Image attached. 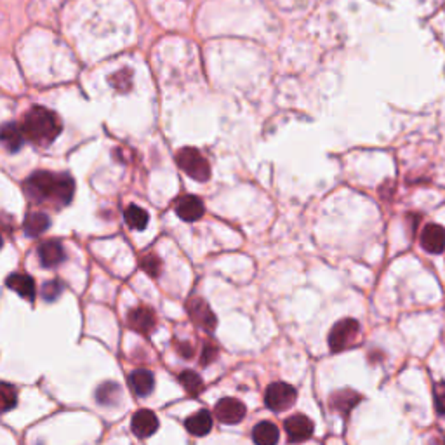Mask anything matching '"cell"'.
Returning <instances> with one entry per match:
<instances>
[{"mask_svg":"<svg viewBox=\"0 0 445 445\" xmlns=\"http://www.w3.org/2000/svg\"><path fill=\"white\" fill-rule=\"evenodd\" d=\"M25 193L35 203H44L53 209L66 207L75 193V183L68 174H54L49 171L33 172L25 181Z\"/></svg>","mask_w":445,"mask_h":445,"instance_id":"6da1fadb","label":"cell"},{"mask_svg":"<svg viewBox=\"0 0 445 445\" xmlns=\"http://www.w3.org/2000/svg\"><path fill=\"white\" fill-rule=\"evenodd\" d=\"M21 129L25 138L37 146H49L61 132V122L53 111L33 107L23 117Z\"/></svg>","mask_w":445,"mask_h":445,"instance_id":"7a4b0ae2","label":"cell"},{"mask_svg":"<svg viewBox=\"0 0 445 445\" xmlns=\"http://www.w3.org/2000/svg\"><path fill=\"white\" fill-rule=\"evenodd\" d=\"M360 336V324L355 318H343V320L336 322L332 325L331 332H329V348L331 352L339 353L343 349L349 348L356 343Z\"/></svg>","mask_w":445,"mask_h":445,"instance_id":"3957f363","label":"cell"},{"mask_svg":"<svg viewBox=\"0 0 445 445\" xmlns=\"http://www.w3.org/2000/svg\"><path fill=\"white\" fill-rule=\"evenodd\" d=\"M176 164L186 172L195 181H207L210 178V167L209 162L206 161L202 154L195 148H183L176 155Z\"/></svg>","mask_w":445,"mask_h":445,"instance_id":"277c9868","label":"cell"},{"mask_svg":"<svg viewBox=\"0 0 445 445\" xmlns=\"http://www.w3.org/2000/svg\"><path fill=\"white\" fill-rule=\"evenodd\" d=\"M296 397H298V392H296L294 386L277 381L268 385L266 392H264V403L273 412H284L294 406Z\"/></svg>","mask_w":445,"mask_h":445,"instance_id":"5b68a950","label":"cell"},{"mask_svg":"<svg viewBox=\"0 0 445 445\" xmlns=\"http://www.w3.org/2000/svg\"><path fill=\"white\" fill-rule=\"evenodd\" d=\"M186 311H188L190 320H192L197 327H200L206 332L216 331V325H217L216 315L212 314L210 307L202 300V298H197V296L190 298V300L186 301Z\"/></svg>","mask_w":445,"mask_h":445,"instance_id":"8992f818","label":"cell"},{"mask_svg":"<svg viewBox=\"0 0 445 445\" xmlns=\"http://www.w3.org/2000/svg\"><path fill=\"white\" fill-rule=\"evenodd\" d=\"M284 428L289 437V442H296V444L310 440L315 431L314 421L308 416H305V414H294V416L287 417L284 423Z\"/></svg>","mask_w":445,"mask_h":445,"instance_id":"52a82bcc","label":"cell"},{"mask_svg":"<svg viewBox=\"0 0 445 445\" xmlns=\"http://www.w3.org/2000/svg\"><path fill=\"white\" fill-rule=\"evenodd\" d=\"M214 414L217 419L225 424H237L246 417L247 407L246 403L240 402L239 399H221L214 407Z\"/></svg>","mask_w":445,"mask_h":445,"instance_id":"ba28073f","label":"cell"},{"mask_svg":"<svg viewBox=\"0 0 445 445\" xmlns=\"http://www.w3.org/2000/svg\"><path fill=\"white\" fill-rule=\"evenodd\" d=\"M127 325L132 331L139 332L143 336H148L157 327V315L148 307H136L129 311Z\"/></svg>","mask_w":445,"mask_h":445,"instance_id":"9c48e42d","label":"cell"},{"mask_svg":"<svg viewBox=\"0 0 445 445\" xmlns=\"http://www.w3.org/2000/svg\"><path fill=\"white\" fill-rule=\"evenodd\" d=\"M37 256H39L40 266L56 268L66 261V251H64L63 244L57 240H44L37 247Z\"/></svg>","mask_w":445,"mask_h":445,"instance_id":"30bf717a","label":"cell"},{"mask_svg":"<svg viewBox=\"0 0 445 445\" xmlns=\"http://www.w3.org/2000/svg\"><path fill=\"white\" fill-rule=\"evenodd\" d=\"M131 430L136 437L148 438L158 430V417L154 410L141 409L132 416Z\"/></svg>","mask_w":445,"mask_h":445,"instance_id":"8fae6325","label":"cell"},{"mask_svg":"<svg viewBox=\"0 0 445 445\" xmlns=\"http://www.w3.org/2000/svg\"><path fill=\"white\" fill-rule=\"evenodd\" d=\"M360 400H362V395L353 392V390H338V392L331 393V397H329V407H331L332 412H338L346 417L358 406Z\"/></svg>","mask_w":445,"mask_h":445,"instance_id":"7c38bea8","label":"cell"},{"mask_svg":"<svg viewBox=\"0 0 445 445\" xmlns=\"http://www.w3.org/2000/svg\"><path fill=\"white\" fill-rule=\"evenodd\" d=\"M421 247L430 254H440L445 249V230L440 225L430 223L421 232Z\"/></svg>","mask_w":445,"mask_h":445,"instance_id":"4fadbf2b","label":"cell"},{"mask_svg":"<svg viewBox=\"0 0 445 445\" xmlns=\"http://www.w3.org/2000/svg\"><path fill=\"white\" fill-rule=\"evenodd\" d=\"M203 212H206V207H203L202 199L195 195H185L176 202V214L186 223L199 221Z\"/></svg>","mask_w":445,"mask_h":445,"instance_id":"5bb4252c","label":"cell"},{"mask_svg":"<svg viewBox=\"0 0 445 445\" xmlns=\"http://www.w3.org/2000/svg\"><path fill=\"white\" fill-rule=\"evenodd\" d=\"M6 284H8V287L11 289V291L18 292L23 300L33 303V300H35L37 296V285L33 277H30V275L26 273H12L9 275Z\"/></svg>","mask_w":445,"mask_h":445,"instance_id":"9a60e30c","label":"cell"},{"mask_svg":"<svg viewBox=\"0 0 445 445\" xmlns=\"http://www.w3.org/2000/svg\"><path fill=\"white\" fill-rule=\"evenodd\" d=\"M129 386H131V390L138 397H148L154 392L155 378L150 370L136 369L134 372H131V376H129Z\"/></svg>","mask_w":445,"mask_h":445,"instance_id":"2e32d148","label":"cell"},{"mask_svg":"<svg viewBox=\"0 0 445 445\" xmlns=\"http://www.w3.org/2000/svg\"><path fill=\"white\" fill-rule=\"evenodd\" d=\"M278 438H280V431L271 421H261L253 428V440L256 445H277Z\"/></svg>","mask_w":445,"mask_h":445,"instance_id":"e0dca14e","label":"cell"},{"mask_svg":"<svg viewBox=\"0 0 445 445\" xmlns=\"http://www.w3.org/2000/svg\"><path fill=\"white\" fill-rule=\"evenodd\" d=\"M185 426L195 437H206L212 430V416H210V412L207 409H200L199 412L192 414L185 421Z\"/></svg>","mask_w":445,"mask_h":445,"instance_id":"ac0fdd59","label":"cell"},{"mask_svg":"<svg viewBox=\"0 0 445 445\" xmlns=\"http://www.w3.org/2000/svg\"><path fill=\"white\" fill-rule=\"evenodd\" d=\"M51 226V219L47 214L44 212H28L25 217V223H23V230L28 237L35 239V237H40L44 232H47Z\"/></svg>","mask_w":445,"mask_h":445,"instance_id":"d6986e66","label":"cell"},{"mask_svg":"<svg viewBox=\"0 0 445 445\" xmlns=\"http://www.w3.org/2000/svg\"><path fill=\"white\" fill-rule=\"evenodd\" d=\"M122 399V388L113 381H107L98 386L96 402L103 407L117 406Z\"/></svg>","mask_w":445,"mask_h":445,"instance_id":"ffe728a7","label":"cell"},{"mask_svg":"<svg viewBox=\"0 0 445 445\" xmlns=\"http://www.w3.org/2000/svg\"><path fill=\"white\" fill-rule=\"evenodd\" d=\"M2 141L9 152H18L25 141V132H23L21 125L6 124L2 129Z\"/></svg>","mask_w":445,"mask_h":445,"instance_id":"44dd1931","label":"cell"},{"mask_svg":"<svg viewBox=\"0 0 445 445\" xmlns=\"http://www.w3.org/2000/svg\"><path fill=\"white\" fill-rule=\"evenodd\" d=\"M125 223H127L129 228L136 230V232H141V230H145L146 226H148V212H146L143 207H138V206H129L127 209H125Z\"/></svg>","mask_w":445,"mask_h":445,"instance_id":"7402d4cb","label":"cell"},{"mask_svg":"<svg viewBox=\"0 0 445 445\" xmlns=\"http://www.w3.org/2000/svg\"><path fill=\"white\" fill-rule=\"evenodd\" d=\"M179 383L185 388V392L192 397H199L203 392V381L195 370H183L179 374Z\"/></svg>","mask_w":445,"mask_h":445,"instance_id":"603a6c76","label":"cell"},{"mask_svg":"<svg viewBox=\"0 0 445 445\" xmlns=\"http://www.w3.org/2000/svg\"><path fill=\"white\" fill-rule=\"evenodd\" d=\"M139 266H141V270L152 278H157L158 275L162 273V261L161 257L155 256V254H145V256L139 260Z\"/></svg>","mask_w":445,"mask_h":445,"instance_id":"cb8c5ba5","label":"cell"},{"mask_svg":"<svg viewBox=\"0 0 445 445\" xmlns=\"http://www.w3.org/2000/svg\"><path fill=\"white\" fill-rule=\"evenodd\" d=\"M63 291H64L63 282L49 280L42 285V291H40V294H42L44 301H47V303H54V301H56L57 298L63 294Z\"/></svg>","mask_w":445,"mask_h":445,"instance_id":"d4e9b609","label":"cell"},{"mask_svg":"<svg viewBox=\"0 0 445 445\" xmlns=\"http://www.w3.org/2000/svg\"><path fill=\"white\" fill-rule=\"evenodd\" d=\"M16 403H18V392L12 385L4 383L2 385V410L9 412L11 409H15Z\"/></svg>","mask_w":445,"mask_h":445,"instance_id":"484cf974","label":"cell"},{"mask_svg":"<svg viewBox=\"0 0 445 445\" xmlns=\"http://www.w3.org/2000/svg\"><path fill=\"white\" fill-rule=\"evenodd\" d=\"M217 355H219V348H217L216 343L206 341L202 353H200V365H210L212 362H216Z\"/></svg>","mask_w":445,"mask_h":445,"instance_id":"4316f807","label":"cell"},{"mask_svg":"<svg viewBox=\"0 0 445 445\" xmlns=\"http://www.w3.org/2000/svg\"><path fill=\"white\" fill-rule=\"evenodd\" d=\"M433 400L435 409L440 416H445V381L435 383L433 386Z\"/></svg>","mask_w":445,"mask_h":445,"instance_id":"83f0119b","label":"cell"},{"mask_svg":"<svg viewBox=\"0 0 445 445\" xmlns=\"http://www.w3.org/2000/svg\"><path fill=\"white\" fill-rule=\"evenodd\" d=\"M111 80L115 82L113 86L120 91H127L129 87H131V73H129V71H120V73H117Z\"/></svg>","mask_w":445,"mask_h":445,"instance_id":"f1b7e54d","label":"cell"},{"mask_svg":"<svg viewBox=\"0 0 445 445\" xmlns=\"http://www.w3.org/2000/svg\"><path fill=\"white\" fill-rule=\"evenodd\" d=\"M174 346H176V349H178L179 356H185V358H192V356L195 355V349H193V346L190 345V343L176 341Z\"/></svg>","mask_w":445,"mask_h":445,"instance_id":"f546056e","label":"cell"}]
</instances>
